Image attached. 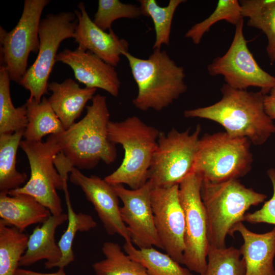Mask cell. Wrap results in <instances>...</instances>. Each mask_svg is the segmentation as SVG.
Returning <instances> with one entry per match:
<instances>
[{"label":"cell","instance_id":"obj_34","mask_svg":"<svg viewBox=\"0 0 275 275\" xmlns=\"http://www.w3.org/2000/svg\"><path fill=\"white\" fill-rule=\"evenodd\" d=\"M267 175L272 184V195L260 209L245 214L244 221L252 224L265 223L275 225V168L268 169Z\"/></svg>","mask_w":275,"mask_h":275},{"label":"cell","instance_id":"obj_3","mask_svg":"<svg viewBox=\"0 0 275 275\" xmlns=\"http://www.w3.org/2000/svg\"><path fill=\"white\" fill-rule=\"evenodd\" d=\"M123 56L138 87L137 95L132 100L137 109L160 111L187 91L183 67L178 66L166 50L153 49L146 59L129 52Z\"/></svg>","mask_w":275,"mask_h":275},{"label":"cell","instance_id":"obj_16","mask_svg":"<svg viewBox=\"0 0 275 275\" xmlns=\"http://www.w3.org/2000/svg\"><path fill=\"white\" fill-rule=\"evenodd\" d=\"M56 61L68 65L75 78L86 87L101 89L115 97L118 96L121 82L115 67L91 52L78 47L66 48L57 54Z\"/></svg>","mask_w":275,"mask_h":275},{"label":"cell","instance_id":"obj_12","mask_svg":"<svg viewBox=\"0 0 275 275\" xmlns=\"http://www.w3.org/2000/svg\"><path fill=\"white\" fill-rule=\"evenodd\" d=\"M243 19L236 25L234 36L227 51L215 58L208 66L211 76L222 75L226 84L239 90L250 87L267 94L275 86V76L262 69L247 45L243 33Z\"/></svg>","mask_w":275,"mask_h":275},{"label":"cell","instance_id":"obj_14","mask_svg":"<svg viewBox=\"0 0 275 275\" xmlns=\"http://www.w3.org/2000/svg\"><path fill=\"white\" fill-rule=\"evenodd\" d=\"M123 203L122 219L127 226L132 243L139 249L156 246L163 250L154 221L151 202L152 185L149 181L136 189H128L123 184L113 185Z\"/></svg>","mask_w":275,"mask_h":275},{"label":"cell","instance_id":"obj_27","mask_svg":"<svg viewBox=\"0 0 275 275\" xmlns=\"http://www.w3.org/2000/svg\"><path fill=\"white\" fill-rule=\"evenodd\" d=\"M123 248L130 257L143 265L150 275H193L167 253L153 247L136 249L131 242H125Z\"/></svg>","mask_w":275,"mask_h":275},{"label":"cell","instance_id":"obj_25","mask_svg":"<svg viewBox=\"0 0 275 275\" xmlns=\"http://www.w3.org/2000/svg\"><path fill=\"white\" fill-rule=\"evenodd\" d=\"M29 237L0 219V275H15L26 250Z\"/></svg>","mask_w":275,"mask_h":275},{"label":"cell","instance_id":"obj_33","mask_svg":"<svg viewBox=\"0 0 275 275\" xmlns=\"http://www.w3.org/2000/svg\"><path fill=\"white\" fill-rule=\"evenodd\" d=\"M142 15L140 7L135 5L119 0H99L93 22L102 30L109 31L113 22L117 19L138 18Z\"/></svg>","mask_w":275,"mask_h":275},{"label":"cell","instance_id":"obj_29","mask_svg":"<svg viewBox=\"0 0 275 275\" xmlns=\"http://www.w3.org/2000/svg\"><path fill=\"white\" fill-rule=\"evenodd\" d=\"M67 209L68 225L58 244L62 253V258L56 267L65 268L74 260L72 244L77 232H88L95 228L97 223L93 217L82 212L74 211L70 199L68 185L64 187Z\"/></svg>","mask_w":275,"mask_h":275},{"label":"cell","instance_id":"obj_30","mask_svg":"<svg viewBox=\"0 0 275 275\" xmlns=\"http://www.w3.org/2000/svg\"><path fill=\"white\" fill-rule=\"evenodd\" d=\"M142 15L151 18L155 32L153 49H161L162 45L170 44L171 26L178 7L186 1L170 0L167 6L161 7L155 0H139Z\"/></svg>","mask_w":275,"mask_h":275},{"label":"cell","instance_id":"obj_10","mask_svg":"<svg viewBox=\"0 0 275 275\" xmlns=\"http://www.w3.org/2000/svg\"><path fill=\"white\" fill-rule=\"evenodd\" d=\"M48 0H25L21 16L15 28L7 32L0 27L1 65L11 80L19 85L28 70L31 52L38 53L41 16Z\"/></svg>","mask_w":275,"mask_h":275},{"label":"cell","instance_id":"obj_4","mask_svg":"<svg viewBox=\"0 0 275 275\" xmlns=\"http://www.w3.org/2000/svg\"><path fill=\"white\" fill-rule=\"evenodd\" d=\"M201 195L207 218L209 247L226 246L228 235L233 237L235 227L244 221L251 207L264 202L267 195L246 187L238 179L221 182L202 181Z\"/></svg>","mask_w":275,"mask_h":275},{"label":"cell","instance_id":"obj_36","mask_svg":"<svg viewBox=\"0 0 275 275\" xmlns=\"http://www.w3.org/2000/svg\"><path fill=\"white\" fill-rule=\"evenodd\" d=\"M15 275H66L64 268H59L57 272L52 273H43L36 272L31 270L18 268Z\"/></svg>","mask_w":275,"mask_h":275},{"label":"cell","instance_id":"obj_11","mask_svg":"<svg viewBox=\"0 0 275 275\" xmlns=\"http://www.w3.org/2000/svg\"><path fill=\"white\" fill-rule=\"evenodd\" d=\"M202 181L200 176L192 172L180 182L178 188L185 218L183 264L200 274L206 269L209 247L207 218L201 195Z\"/></svg>","mask_w":275,"mask_h":275},{"label":"cell","instance_id":"obj_6","mask_svg":"<svg viewBox=\"0 0 275 275\" xmlns=\"http://www.w3.org/2000/svg\"><path fill=\"white\" fill-rule=\"evenodd\" d=\"M251 144L226 132L206 133L200 139L193 172L214 183L238 179L251 170Z\"/></svg>","mask_w":275,"mask_h":275},{"label":"cell","instance_id":"obj_5","mask_svg":"<svg viewBox=\"0 0 275 275\" xmlns=\"http://www.w3.org/2000/svg\"><path fill=\"white\" fill-rule=\"evenodd\" d=\"M160 131L135 116L120 122L109 121L108 136L114 144H120L124 156L120 166L104 179L112 185L126 184L138 189L148 181L152 157Z\"/></svg>","mask_w":275,"mask_h":275},{"label":"cell","instance_id":"obj_21","mask_svg":"<svg viewBox=\"0 0 275 275\" xmlns=\"http://www.w3.org/2000/svg\"><path fill=\"white\" fill-rule=\"evenodd\" d=\"M51 215L48 208L30 195L0 193L1 219L21 231L30 226L43 224Z\"/></svg>","mask_w":275,"mask_h":275},{"label":"cell","instance_id":"obj_35","mask_svg":"<svg viewBox=\"0 0 275 275\" xmlns=\"http://www.w3.org/2000/svg\"><path fill=\"white\" fill-rule=\"evenodd\" d=\"M264 105L265 112L272 120H275V86L264 95Z\"/></svg>","mask_w":275,"mask_h":275},{"label":"cell","instance_id":"obj_13","mask_svg":"<svg viewBox=\"0 0 275 275\" xmlns=\"http://www.w3.org/2000/svg\"><path fill=\"white\" fill-rule=\"evenodd\" d=\"M179 185L152 188L151 202L155 228L163 250L183 264L185 218L178 194Z\"/></svg>","mask_w":275,"mask_h":275},{"label":"cell","instance_id":"obj_17","mask_svg":"<svg viewBox=\"0 0 275 275\" xmlns=\"http://www.w3.org/2000/svg\"><path fill=\"white\" fill-rule=\"evenodd\" d=\"M74 13L77 18L74 39L78 47L89 51L106 63L116 67L121 56L128 52V43L111 30L108 33L97 26L90 18L85 4L80 2Z\"/></svg>","mask_w":275,"mask_h":275},{"label":"cell","instance_id":"obj_2","mask_svg":"<svg viewBox=\"0 0 275 275\" xmlns=\"http://www.w3.org/2000/svg\"><path fill=\"white\" fill-rule=\"evenodd\" d=\"M92 104L87 106V113L63 132L54 135L61 147V152L73 167L90 170L99 161L113 163L117 156L115 144L108 136L109 113L106 97L97 94Z\"/></svg>","mask_w":275,"mask_h":275},{"label":"cell","instance_id":"obj_28","mask_svg":"<svg viewBox=\"0 0 275 275\" xmlns=\"http://www.w3.org/2000/svg\"><path fill=\"white\" fill-rule=\"evenodd\" d=\"M10 81L5 67H0V134H12L24 131L28 123L25 104L15 107L10 94Z\"/></svg>","mask_w":275,"mask_h":275},{"label":"cell","instance_id":"obj_9","mask_svg":"<svg viewBox=\"0 0 275 275\" xmlns=\"http://www.w3.org/2000/svg\"><path fill=\"white\" fill-rule=\"evenodd\" d=\"M77 18L74 13L49 14L41 20L38 56L19 85L30 93L29 98L40 102L48 93V80L56 61L57 53L64 40L74 37Z\"/></svg>","mask_w":275,"mask_h":275},{"label":"cell","instance_id":"obj_7","mask_svg":"<svg viewBox=\"0 0 275 275\" xmlns=\"http://www.w3.org/2000/svg\"><path fill=\"white\" fill-rule=\"evenodd\" d=\"M20 147L29 160L31 175L22 186L12 190L8 195L26 194L48 208L52 215L63 213L61 199L57 190H63L67 183L58 172L54 163L61 147L54 135H50L45 142L22 140Z\"/></svg>","mask_w":275,"mask_h":275},{"label":"cell","instance_id":"obj_1","mask_svg":"<svg viewBox=\"0 0 275 275\" xmlns=\"http://www.w3.org/2000/svg\"><path fill=\"white\" fill-rule=\"evenodd\" d=\"M222 97L210 105L186 110V118H199L217 123L229 135L248 139L255 146L264 144L275 133V124L265 112L264 95L224 84Z\"/></svg>","mask_w":275,"mask_h":275},{"label":"cell","instance_id":"obj_8","mask_svg":"<svg viewBox=\"0 0 275 275\" xmlns=\"http://www.w3.org/2000/svg\"><path fill=\"white\" fill-rule=\"evenodd\" d=\"M201 130L198 125L192 133L190 128L160 132L148 173L153 188L179 185L193 172Z\"/></svg>","mask_w":275,"mask_h":275},{"label":"cell","instance_id":"obj_15","mask_svg":"<svg viewBox=\"0 0 275 275\" xmlns=\"http://www.w3.org/2000/svg\"><path fill=\"white\" fill-rule=\"evenodd\" d=\"M69 179L81 188L93 205L106 233L109 235L118 234L125 242H131L127 226L121 217L120 199L113 186L97 176H87L75 167L72 168Z\"/></svg>","mask_w":275,"mask_h":275},{"label":"cell","instance_id":"obj_20","mask_svg":"<svg viewBox=\"0 0 275 275\" xmlns=\"http://www.w3.org/2000/svg\"><path fill=\"white\" fill-rule=\"evenodd\" d=\"M51 92L48 100L65 129L80 116L87 103L92 100L97 89L81 88L73 79L67 78L61 83L48 84Z\"/></svg>","mask_w":275,"mask_h":275},{"label":"cell","instance_id":"obj_26","mask_svg":"<svg viewBox=\"0 0 275 275\" xmlns=\"http://www.w3.org/2000/svg\"><path fill=\"white\" fill-rule=\"evenodd\" d=\"M102 252L105 258L92 264L96 275H150L145 267L130 257L118 243L104 242Z\"/></svg>","mask_w":275,"mask_h":275},{"label":"cell","instance_id":"obj_31","mask_svg":"<svg viewBox=\"0 0 275 275\" xmlns=\"http://www.w3.org/2000/svg\"><path fill=\"white\" fill-rule=\"evenodd\" d=\"M245 264L240 250L234 246L209 247L207 265L200 275H245Z\"/></svg>","mask_w":275,"mask_h":275},{"label":"cell","instance_id":"obj_32","mask_svg":"<svg viewBox=\"0 0 275 275\" xmlns=\"http://www.w3.org/2000/svg\"><path fill=\"white\" fill-rule=\"evenodd\" d=\"M243 19L239 1L219 0L213 13L203 21L194 25L185 33V37L198 44L204 35L217 22L225 20L236 26Z\"/></svg>","mask_w":275,"mask_h":275},{"label":"cell","instance_id":"obj_22","mask_svg":"<svg viewBox=\"0 0 275 275\" xmlns=\"http://www.w3.org/2000/svg\"><path fill=\"white\" fill-rule=\"evenodd\" d=\"M25 105L28 120L23 134L25 140L41 142L46 135H56L66 130L45 97L40 102L29 98Z\"/></svg>","mask_w":275,"mask_h":275},{"label":"cell","instance_id":"obj_24","mask_svg":"<svg viewBox=\"0 0 275 275\" xmlns=\"http://www.w3.org/2000/svg\"><path fill=\"white\" fill-rule=\"evenodd\" d=\"M243 18H249L248 25L261 30L267 38L266 52L275 62V0L239 1Z\"/></svg>","mask_w":275,"mask_h":275},{"label":"cell","instance_id":"obj_18","mask_svg":"<svg viewBox=\"0 0 275 275\" xmlns=\"http://www.w3.org/2000/svg\"><path fill=\"white\" fill-rule=\"evenodd\" d=\"M243 239L239 249L245 264V275H275V227L264 233H255L242 223H238L234 232Z\"/></svg>","mask_w":275,"mask_h":275},{"label":"cell","instance_id":"obj_23","mask_svg":"<svg viewBox=\"0 0 275 275\" xmlns=\"http://www.w3.org/2000/svg\"><path fill=\"white\" fill-rule=\"evenodd\" d=\"M24 132L0 134V193L8 194L21 187L28 179L26 173L16 168V154Z\"/></svg>","mask_w":275,"mask_h":275},{"label":"cell","instance_id":"obj_19","mask_svg":"<svg viewBox=\"0 0 275 275\" xmlns=\"http://www.w3.org/2000/svg\"><path fill=\"white\" fill-rule=\"evenodd\" d=\"M67 221V214H51L41 226L36 227L29 237L27 248L20 260L19 266H29L41 260H45V268L56 267L62 255L56 242V231Z\"/></svg>","mask_w":275,"mask_h":275}]
</instances>
